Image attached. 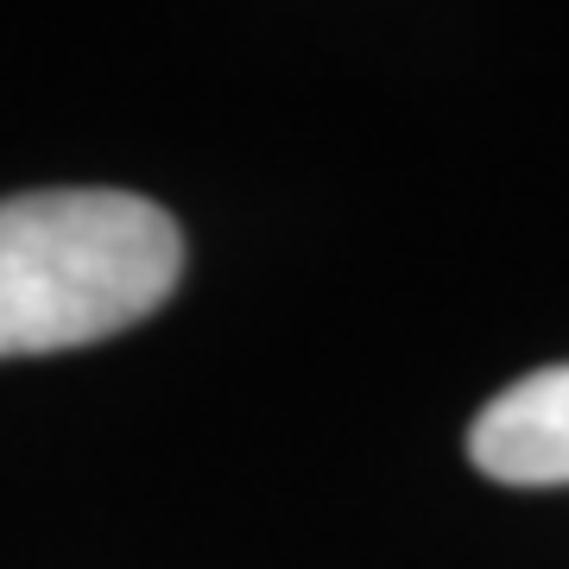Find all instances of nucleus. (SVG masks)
<instances>
[{"label": "nucleus", "instance_id": "f03ea898", "mask_svg": "<svg viewBox=\"0 0 569 569\" xmlns=\"http://www.w3.org/2000/svg\"><path fill=\"white\" fill-rule=\"evenodd\" d=\"M468 456L507 488H569V361L512 380L475 418Z\"/></svg>", "mask_w": 569, "mask_h": 569}, {"label": "nucleus", "instance_id": "f257e3e1", "mask_svg": "<svg viewBox=\"0 0 569 569\" xmlns=\"http://www.w3.org/2000/svg\"><path fill=\"white\" fill-rule=\"evenodd\" d=\"M183 234L133 190H32L0 203V361L102 342L178 291Z\"/></svg>", "mask_w": 569, "mask_h": 569}]
</instances>
